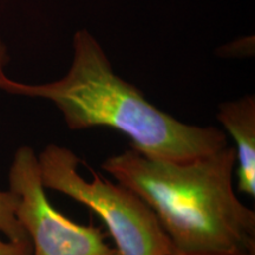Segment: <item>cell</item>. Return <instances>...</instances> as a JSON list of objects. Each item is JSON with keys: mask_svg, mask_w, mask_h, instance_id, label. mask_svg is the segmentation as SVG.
<instances>
[{"mask_svg": "<svg viewBox=\"0 0 255 255\" xmlns=\"http://www.w3.org/2000/svg\"><path fill=\"white\" fill-rule=\"evenodd\" d=\"M235 163L231 145L184 162L131 148L102 168L150 207L174 253L255 255V213L233 189Z\"/></svg>", "mask_w": 255, "mask_h": 255, "instance_id": "obj_1", "label": "cell"}, {"mask_svg": "<svg viewBox=\"0 0 255 255\" xmlns=\"http://www.w3.org/2000/svg\"><path fill=\"white\" fill-rule=\"evenodd\" d=\"M0 89L51 101L71 130H117L129 137L131 148L150 157L184 162L228 145L219 128L183 123L146 101L138 89L114 72L102 46L87 30L73 37V59L63 78L30 85L12 81L1 71Z\"/></svg>", "mask_w": 255, "mask_h": 255, "instance_id": "obj_2", "label": "cell"}, {"mask_svg": "<svg viewBox=\"0 0 255 255\" xmlns=\"http://www.w3.org/2000/svg\"><path fill=\"white\" fill-rule=\"evenodd\" d=\"M41 183L71 197L103 220L116 255H171L170 239L157 216L141 197L91 169L92 180L78 173L81 159L65 146L49 144L37 155Z\"/></svg>", "mask_w": 255, "mask_h": 255, "instance_id": "obj_3", "label": "cell"}, {"mask_svg": "<svg viewBox=\"0 0 255 255\" xmlns=\"http://www.w3.org/2000/svg\"><path fill=\"white\" fill-rule=\"evenodd\" d=\"M9 189L18 194L17 218L31 239L32 255H116L101 228L82 226L60 214L47 199L33 149L15 151Z\"/></svg>", "mask_w": 255, "mask_h": 255, "instance_id": "obj_4", "label": "cell"}, {"mask_svg": "<svg viewBox=\"0 0 255 255\" xmlns=\"http://www.w3.org/2000/svg\"><path fill=\"white\" fill-rule=\"evenodd\" d=\"M216 119L235 142L238 188L255 196V98L245 96L219 105Z\"/></svg>", "mask_w": 255, "mask_h": 255, "instance_id": "obj_5", "label": "cell"}, {"mask_svg": "<svg viewBox=\"0 0 255 255\" xmlns=\"http://www.w3.org/2000/svg\"><path fill=\"white\" fill-rule=\"evenodd\" d=\"M18 201V194L13 190H0V233L8 240L30 239L17 218Z\"/></svg>", "mask_w": 255, "mask_h": 255, "instance_id": "obj_6", "label": "cell"}, {"mask_svg": "<svg viewBox=\"0 0 255 255\" xmlns=\"http://www.w3.org/2000/svg\"><path fill=\"white\" fill-rule=\"evenodd\" d=\"M31 239L26 240H2L0 239V255H32Z\"/></svg>", "mask_w": 255, "mask_h": 255, "instance_id": "obj_7", "label": "cell"}, {"mask_svg": "<svg viewBox=\"0 0 255 255\" xmlns=\"http://www.w3.org/2000/svg\"><path fill=\"white\" fill-rule=\"evenodd\" d=\"M8 60L7 51H6V47L4 44H2L1 39H0V72L4 71V66L6 65Z\"/></svg>", "mask_w": 255, "mask_h": 255, "instance_id": "obj_8", "label": "cell"}, {"mask_svg": "<svg viewBox=\"0 0 255 255\" xmlns=\"http://www.w3.org/2000/svg\"><path fill=\"white\" fill-rule=\"evenodd\" d=\"M171 255H248V254H218V253H173Z\"/></svg>", "mask_w": 255, "mask_h": 255, "instance_id": "obj_9", "label": "cell"}]
</instances>
